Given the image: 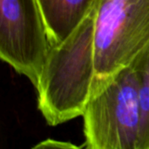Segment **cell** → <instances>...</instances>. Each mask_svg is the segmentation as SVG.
I'll return each instance as SVG.
<instances>
[{
    "label": "cell",
    "mask_w": 149,
    "mask_h": 149,
    "mask_svg": "<svg viewBox=\"0 0 149 149\" xmlns=\"http://www.w3.org/2000/svg\"><path fill=\"white\" fill-rule=\"evenodd\" d=\"M95 76V6L72 34L51 48L42 70L38 107L58 126L82 116Z\"/></svg>",
    "instance_id": "cell-1"
},
{
    "label": "cell",
    "mask_w": 149,
    "mask_h": 149,
    "mask_svg": "<svg viewBox=\"0 0 149 149\" xmlns=\"http://www.w3.org/2000/svg\"><path fill=\"white\" fill-rule=\"evenodd\" d=\"M148 45L149 0H97L91 96L130 65Z\"/></svg>",
    "instance_id": "cell-2"
},
{
    "label": "cell",
    "mask_w": 149,
    "mask_h": 149,
    "mask_svg": "<svg viewBox=\"0 0 149 149\" xmlns=\"http://www.w3.org/2000/svg\"><path fill=\"white\" fill-rule=\"evenodd\" d=\"M84 148L139 149L140 75L132 66L120 70L91 96L83 113Z\"/></svg>",
    "instance_id": "cell-3"
},
{
    "label": "cell",
    "mask_w": 149,
    "mask_h": 149,
    "mask_svg": "<svg viewBox=\"0 0 149 149\" xmlns=\"http://www.w3.org/2000/svg\"><path fill=\"white\" fill-rule=\"evenodd\" d=\"M51 48L38 0H0V58L35 89Z\"/></svg>",
    "instance_id": "cell-4"
},
{
    "label": "cell",
    "mask_w": 149,
    "mask_h": 149,
    "mask_svg": "<svg viewBox=\"0 0 149 149\" xmlns=\"http://www.w3.org/2000/svg\"><path fill=\"white\" fill-rule=\"evenodd\" d=\"M97 0H38L52 46L62 43L94 8Z\"/></svg>",
    "instance_id": "cell-5"
},
{
    "label": "cell",
    "mask_w": 149,
    "mask_h": 149,
    "mask_svg": "<svg viewBox=\"0 0 149 149\" xmlns=\"http://www.w3.org/2000/svg\"><path fill=\"white\" fill-rule=\"evenodd\" d=\"M130 65L140 75L141 127L139 149H149V45Z\"/></svg>",
    "instance_id": "cell-6"
},
{
    "label": "cell",
    "mask_w": 149,
    "mask_h": 149,
    "mask_svg": "<svg viewBox=\"0 0 149 149\" xmlns=\"http://www.w3.org/2000/svg\"><path fill=\"white\" fill-rule=\"evenodd\" d=\"M78 148L77 146L69 143V142H62L53 140H46L40 142L38 145L35 146V148Z\"/></svg>",
    "instance_id": "cell-7"
}]
</instances>
